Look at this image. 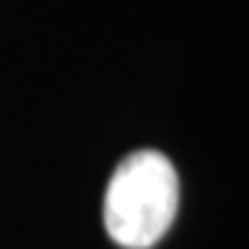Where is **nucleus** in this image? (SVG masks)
<instances>
[{
  "label": "nucleus",
  "mask_w": 249,
  "mask_h": 249,
  "mask_svg": "<svg viewBox=\"0 0 249 249\" xmlns=\"http://www.w3.org/2000/svg\"><path fill=\"white\" fill-rule=\"evenodd\" d=\"M178 173L158 150H135L115 168L105 191V229L122 249H150L178 211Z\"/></svg>",
  "instance_id": "1"
}]
</instances>
